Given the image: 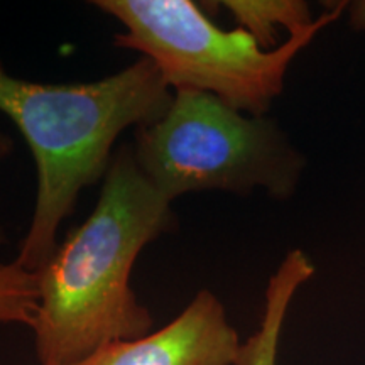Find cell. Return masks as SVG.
I'll use <instances>...</instances> for the list:
<instances>
[{
    "mask_svg": "<svg viewBox=\"0 0 365 365\" xmlns=\"http://www.w3.org/2000/svg\"><path fill=\"white\" fill-rule=\"evenodd\" d=\"M176 223L173 202L145 180L132 144H122L93 212L36 272L39 304L31 330L39 365H73L153 331V314L130 286L132 269L145 245Z\"/></svg>",
    "mask_w": 365,
    "mask_h": 365,
    "instance_id": "obj_1",
    "label": "cell"
},
{
    "mask_svg": "<svg viewBox=\"0 0 365 365\" xmlns=\"http://www.w3.org/2000/svg\"><path fill=\"white\" fill-rule=\"evenodd\" d=\"M173 93L156 65L143 56L107 78L71 85L16 78L0 61V112L29 145L38 182L16 262L31 272L48 264L58 249L59 227L81 191L107 175L122 132L159 120Z\"/></svg>",
    "mask_w": 365,
    "mask_h": 365,
    "instance_id": "obj_2",
    "label": "cell"
},
{
    "mask_svg": "<svg viewBox=\"0 0 365 365\" xmlns=\"http://www.w3.org/2000/svg\"><path fill=\"white\" fill-rule=\"evenodd\" d=\"M93 6L124 26L113 39L117 48L150 59L173 91H203L254 117L267 115L293 59L346 11V2L328 4L313 24L266 51L240 27H218L191 0H95Z\"/></svg>",
    "mask_w": 365,
    "mask_h": 365,
    "instance_id": "obj_3",
    "label": "cell"
},
{
    "mask_svg": "<svg viewBox=\"0 0 365 365\" xmlns=\"http://www.w3.org/2000/svg\"><path fill=\"white\" fill-rule=\"evenodd\" d=\"M137 166L170 202L195 191L286 200L304 171L303 154L272 118L244 113L220 98L176 90L166 113L135 129Z\"/></svg>",
    "mask_w": 365,
    "mask_h": 365,
    "instance_id": "obj_4",
    "label": "cell"
},
{
    "mask_svg": "<svg viewBox=\"0 0 365 365\" xmlns=\"http://www.w3.org/2000/svg\"><path fill=\"white\" fill-rule=\"evenodd\" d=\"M240 349L223 303L203 289L159 330L113 341L73 365H237Z\"/></svg>",
    "mask_w": 365,
    "mask_h": 365,
    "instance_id": "obj_5",
    "label": "cell"
},
{
    "mask_svg": "<svg viewBox=\"0 0 365 365\" xmlns=\"http://www.w3.org/2000/svg\"><path fill=\"white\" fill-rule=\"evenodd\" d=\"M313 276L314 264L304 250L293 249L284 255L269 279L261 325L252 336L242 341L237 365H277L286 314L299 287Z\"/></svg>",
    "mask_w": 365,
    "mask_h": 365,
    "instance_id": "obj_6",
    "label": "cell"
},
{
    "mask_svg": "<svg viewBox=\"0 0 365 365\" xmlns=\"http://www.w3.org/2000/svg\"><path fill=\"white\" fill-rule=\"evenodd\" d=\"M220 4L234 17L237 27L252 36L266 51L277 48V29L291 36L317 19L301 0H225Z\"/></svg>",
    "mask_w": 365,
    "mask_h": 365,
    "instance_id": "obj_7",
    "label": "cell"
},
{
    "mask_svg": "<svg viewBox=\"0 0 365 365\" xmlns=\"http://www.w3.org/2000/svg\"><path fill=\"white\" fill-rule=\"evenodd\" d=\"M39 304L38 274L19 262L0 264V323L33 327Z\"/></svg>",
    "mask_w": 365,
    "mask_h": 365,
    "instance_id": "obj_8",
    "label": "cell"
},
{
    "mask_svg": "<svg viewBox=\"0 0 365 365\" xmlns=\"http://www.w3.org/2000/svg\"><path fill=\"white\" fill-rule=\"evenodd\" d=\"M349 12V24L355 31H365V0H354L346 2V11Z\"/></svg>",
    "mask_w": 365,
    "mask_h": 365,
    "instance_id": "obj_9",
    "label": "cell"
},
{
    "mask_svg": "<svg viewBox=\"0 0 365 365\" xmlns=\"http://www.w3.org/2000/svg\"><path fill=\"white\" fill-rule=\"evenodd\" d=\"M14 153V140L12 137L6 134V132L0 130V163L4 159L11 158ZM7 244V234H6V228H4L2 223H0V245Z\"/></svg>",
    "mask_w": 365,
    "mask_h": 365,
    "instance_id": "obj_10",
    "label": "cell"
}]
</instances>
